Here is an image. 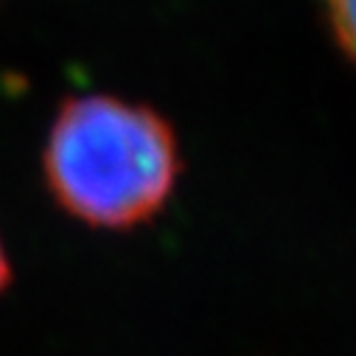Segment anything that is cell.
Segmentation results:
<instances>
[{"label": "cell", "mask_w": 356, "mask_h": 356, "mask_svg": "<svg viewBox=\"0 0 356 356\" xmlns=\"http://www.w3.org/2000/svg\"><path fill=\"white\" fill-rule=\"evenodd\" d=\"M12 281V266H9V255H6V247L0 241V292H3Z\"/></svg>", "instance_id": "cell-3"}, {"label": "cell", "mask_w": 356, "mask_h": 356, "mask_svg": "<svg viewBox=\"0 0 356 356\" xmlns=\"http://www.w3.org/2000/svg\"><path fill=\"white\" fill-rule=\"evenodd\" d=\"M180 168L171 124L146 104L107 93L67 99L42 149L51 197L96 230L146 225L171 200Z\"/></svg>", "instance_id": "cell-1"}, {"label": "cell", "mask_w": 356, "mask_h": 356, "mask_svg": "<svg viewBox=\"0 0 356 356\" xmlns=\"http://www.w3.org/2000/svg\"><path fill=\"white\" fill-rule=\"evenodd\" d=\"M323 9L334 42L356 67V0H323Z\"/></svg>", "instance_id": "cell-2"}]
</instances>
